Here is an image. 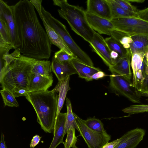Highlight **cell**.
<instances>
[{"label": "cell", "mask_w": 148, "mask_h": 148, "mask_svg": "<svg viewBox=\"0 0 148 148\" xmlns=\"http://www.w3.org/2000/svg\"><path fill=\"white\" fill-rule=\"evenodd\" d=\"M115 29L131 36H148V21L138 17L122 18L110 20Z\"/></svg>", "instance_id": "8992f818"}, {"label": "cell", "mask_w": 148, "mask_h": 148, "mask_svg": "<svg viewBox=\"0 0 148 148\" xmlns=\"http://www.w3.org/2000/svg\"><path fill=\"white\" fill-rule=\"evenodd\" d=\"M131 55L129 51L127 55L123 58H119L114 64L109 67L112 74L119 75L132 83V74L131 69Z\"/></svg>", "instance_id": "4fadbf2b"}, {"label": "cell", "mask_w": 148, "mask_h": 148, "mask_svg": "<svg viewBox=\"0 0 148 148\" xmlns=\"http://www.w3.org/2000/svg\"><path fill=\"white\" fill-rule=\"evenodd\" d=\"M86 19L90 27L99 34L111 36L116 30L110 20L104 18L85 11Z\"/></svg>", "instance_id": "7c38bea8"}, {"label": "cell", "mask_w": 148, "mask_h": 148, "mask_svg": "<svg viewBox=\"0 0 148 148\" xmlns=\"http://www.w3.org/2000/svg\"><path fill=\"white\" fill-rule=\"evenodd\" d=\"M132 41V40L131 36L126 34L121 38L119 42L124 48L126 49H129L130 44Z\"/></svg>", "instance_id": "e575fe53"}, {"label": "cell", "mask_w": 148, "mask_h": 148, "mask_svg": "<svg viewBox=\"0 0 148 148\" xmlns=\"http://www.w3.org/2000/svg\"><path fill=\"white\" fill-rule=\"evenodd\" d=\"M70 79V76H68L62 80L58 81V84L53 89L59 94L57 116L63 107L68 91L71 89L69 86Z\"/></svg>", "instance_id": "603a6c76"}, {"label": "cell", "mask_w": 148, "mask_h": 148, "mask_svg": "<svg viewBox=\"0 0 148 148\" xmlns=\"http://www.w3.org/2000/svg\"><path fill=\"white\" fill-rule=\"evenodd\" d=\"M105 42L110 50L116 52L119 55V58L125 57L129 49L124 48L120 43L112 36L105 39Z\"/></svg>", "instance_id": "484cf974"}, {"label": "cell", "mask_w": 148, "mask_h": 148, "mask_svg": "<svg viewBox=\"0 0 148 148\" xmlns=\"http://www.w3.org/2000/svg\"><path fill=\"white\" fill-rule=\"evenodd\" d=\"M109 87L116 95H121L134 103H140L141 93L122 76L117 75H110Z\"/></svg>", "instance_id": "52a82bcc"}, {"label": "cell", "mask_w": 148, "mask_h": 148, "mask_svg": "<svg viewBox=\"0 0 148 148\" xmlns=\"http://www.w3.org/2000/svg\"><path fill=\"white\" fill-rule=\"evenodd\" d=\"M12 49H15L12 42L8 27L4 19L0 17V50L9 53Z\"/></svg>", "instance_id": "7402d4cb"}, {"label": "cell", "mask_w": 148, "mask_h": 148, "mask_svg": "<svg viewBox=\"0 0 148 148\" xmlns=\"http://www.w3.org/2000/svg\"><path fill=\"white\" fill-rule=\"evenodd\" d=\"M83 121L86 125L92 130L102 134L107 133L104 129L103 123L99 119L95 117H90Z\"/></svg>", "instance_id": "83f0119b"}, {"label": "cell", "mask_w": 148, "mask_h": 148, "mask_svg": "<svg viewBox=\"0 0 148 148\" xmlns=\"http://www.w3.org/2000/svg\"><path fill=\"white\" fill-rule=\"evenodd\" d=\"M66 112H60L56 117L54 126L53 137L49 148H56L61 143L64 144Z\"/></svg>", "instance_id": "e0dca14e"}, {"label": "cell", "mask_w": 148, "mask_h": 148, "mask_svg": "<svg viewBox=\"0 0 148 148\" xmlns=\"http://www.w3.org/2000/svg\"><path fill=\"white\" fill-rule=\"evenodd\" d=\"M78 127L77 131L88 148H102L110 140V135L94 131L88 127L82 119L73 112Z\"/></svg>", "instance_id": "ba28073f"}, {"label": "cell", "mask_w": 148, "mask_h": 148, "mask_svg": "<svg viewBox=\"0 0 148 148\" xmlns=\"http://www.w3.org/2000/svg\"><path fill=\"white\" fill-rule=\"evenodd\" d=\"M42 15L47 23L62 38L72 53L74 58L87 65L94 66L90 58L76 43L70 35L66 26L47 11H44Z\"/></svg>", "instance_id": "5b68a950"}, {"label": "cell", "mask_w": 148, "mask_h": 148, "mask_svg": "<svg viewBox=\"0 0 148 148\" xmlns=\"http://www.w3.org/2000/svg\"><path fill=\"white\" fill-rule=\"evenodd\" d=\"M52 1L54 5L60 8L58 10L60 16L66 21L75 33L90 43L95 32L87 22L85 10L78 5L69 4L67 0Z\"/></svg>", "instance_id": "277c9868"}, {"label": "cell", "mask_w": 148, "mask_h": 148, "mask_svg": "<svg viewBox=\"0 0 148 148\" xmlns=\"http://www.w3.org/2000/svg\"><path fill=\"white\" fill-rule=\"evenodd\" d=\"M0 148H7L5 141L4 140V136L3 133H2L0 142Z\"/></svg>", "instance_id": "b9f144b4"}, {"label": "cell", "mask_w": 148, "mask_h": 148, "mask_svg": "<svg viewBox=\"0 0 148 148\" xmlns=\"http://www.w3.org/2000/svg\"><path fill=\"white\" fill-rule=\"evenodd\" d=\"M145 133L142 128H136L126 133L121 137V140L114 148H135L143 140Z\"/></svg>", "instance_id": "9a60e30c"}, {"label": "cell", "mask_w": 148, "mask_h": 148, "mask_svg": "<svg viewBox=\"0 0 148 148\" xmlns=\"http://www.w3.org/2000/svg\"><path fill=\"white\" fill-rule=\"evenodd\" d=\"M41 137L38 135H36L33 137L30 145L31 148H33L38 145L40 140Z\"/></svg>", "instance_id": "ab89813d"}, {"label": "cell", "mask_w": 148, "mask_h": 148, "mask_svg": "<svg viewBox=\"0 0 148 148\" xmlns=\"http://www.w3.org/2000/svg\"><path fill=\"white\" fill-rule=\"evenodd\" d=\"M122 111L124 113L130 115L148 112V104L131 105L123 109Z\"/></svg>", "instance_id": "f546056e"}, {"label": "cell", "mask_w": 148, "mask_h": 148, "mask_svg": "<svg viewBox=\"0 0 148 148\" xmlns=\"http://www.w3.org/2000/svg\"><path fill=\"white\" fill-rule=\"evenodd\" d=\"M145 54L135 53L131 56V66L132 69L133 86L141 92L144 77L141 71Z\"/></svg>", "instance_id": "8fae6325"}, {"label": "cell", "mask_w": 148, "mask_h": 148, "mask_svg": "<svg viewBox=\"0 0 148 148\" xmlns=\"http://www.w3.org/2000/svg\"><path fill=\"white\" fill-rule=\"evenodd\" d=\"M75 129L71 127L67 131L66 138L64 143V148H70L75 145L77 140Z\"/></svg>", "instance_id": "4dcf8cb0"}, {"label": "cell", "mask_w": 148, "mask_h": 148, "mask_svg": "<svg viewBox=\"0 0 148 148\" xmlns=\"http://www.w3.org/2000/svg\"><path fill=\"white\" fill-rule=\"evenodd\" d=\"M54 57L58 61L62 64L70 62L74 58L73 55L60 49L55 53Z\"/></svg>", "instance_id": "1f68e13d"}, {"label": "cell", "mask_w": 148, "mask_h": 148, "mask_svg": "<svg viewBox=\"0 0 148 148\" xmlns=\"http://www.w3.org/2000/svg\"><path fill=\"white\" fill-rule=\"evenodd\" d=\"M19 44L18 50L23 55L37 60H48L51 44L29 0H20L11 6Z\"/></svg>", "instance_id": "6da1fadb"}, {"label": "cell", "mask_w": 148, "mask_h": 148, "mask_svg": "<svg viewBox=\"0 0 148 148\" xmlns=\"http://www.w3.org/2000/svg\"><path fill=\"white\" fill-rule=\"evenodd\" d=\"M137 13L138 18L148 21V7L143 10H138Z\"/></svg>", "instance_id": "8d00e7d4"}, {"label": "cell", "mask_w": 148, "mask_h": 148, "mask_svg": "<svg viewBox=\"0 0 148 148\" xmlns=\"http://www.w3.org/2000/svg\"><path fill=\"white\" fill-rule=\"evenodd\" d=\"M66 106L67 109L66 117L65 123L64 135L71 127L78 130V127L72 109L70 99L66 98Z\"/></svg>", "instance_id": "4316f807"}, {"label": "cell", "mask_w": 148, "mask_h": 148, "mask_svg": "<svg viewBox=\"0 0 148 148\" xmlns=\"http://www.w3.org/2000/svg\"><path fill=\"white\" fill-rule=\"evenodd\" d=\"M5 106L11 107H18V103L16 97L9 91L5 89H2L0 91Z\"/></svg>", "instance_id": "f1b7e54d"}, {"label": "cell", "mask_w": 148, "mask_h": 148, "mask_svg": "<svg viewBox=\"0 0 148 148\" xmlns=\"http://www.w3.org/2000/svg\"><path fill=\"white\" fill-rule=\"evenodd\" d=\"M71 62L77 71L79 77L85 79L87 82L92 80V76L95 73L101 70L98 68L88 66L75 58L73 59Z\"/></svg>", "instance_id": "ffe728a7"}, {"label": "cell", "mask_w": 148, "mask_h": 148, "mask_svg": "<svg viewBox=\"0 0 148 148\" xmlns=\"http://www.w3.org/2000/svg\"><path fill=\"white\" fill-rule=\"evenodd\" d=\"M148 92V75H146L143 84L141 94H144Z\"/></svg>", "instance_id": "f35d334b"}, {"label": "cell", "mask_w": 148, "mask_h": 148, "mask_svg": "<svg viewBox=\"0 0 148 148\" xmlns=\"http://www.w3.org/2000/svg\"><path fill=\"white\" fill-rule=\"evenodd\" d=\"M0 17L5 22L8 27L12 44L15 49L19 47L16 27V25L11 6L2 0H0Z\"/></svg>", "instance_id": "30bf717a"}, {"label": "cell", "mask_w": 148, "mask_h": 148, "mask_svg": "<svg viewBox=\"0 0 148 148\" xmlns=\"http://www.w3.org/2000/svg\"><path fill=\"white\" fill-rule=\"evenodd\" d=\"M52 71L54 73L58 81L62 80L66 77L75 74H77L71 61L61 63L53 57L51 62Z\"/></svg>", "instance_id": "ac0fdd59"}, {"label": "cell", "mask_w": 148, "mask_h": 148, "mask_svg": "<svg viewBox=\"0 0 148 148\" xmlns=\"http://www.w3.org/2000/svg\"><path fill=\"white\" fill-rule=\"evenodd\" d=\"M36 59L21 55L6 67L1 68L0 82L16 97L26 96L30 74Z\"/></svg>", "instance_id": "7a4b0ae2"}, {"label": "cell", "mask_w": 148, "mask_h": 148, "mask_svg": "<svg viewBox=\"0 0 148 148\" xmlns=\"http://www.w3.org/2000/svg\"><path fill=\"white\" fill-rule=\"evenodd\" d=\"M90 47L109 67L113 65L115 61L111 58L110 49L105 39L99 34L95 32L91 42Z\"/></svg>", "instance_id": "9c48e42d"}, {"label": "cell", "mask_w": 148, "mask_h": 148, "mask_svg": "<svg viewBox=\"0 0 148 148\" xmlns=\"http://www.w3.org/2000/svg\"><path fill=\"white\" fill-rule=\"evenodd\" d=\"M132 42L129 50L131 56L135 53L146 54L148 51V36L136 35L131 36Z\"/></svg>", "instance_id": "d6986e66"}, {"label": "cell", "mask_w": 148, "mask_h": 148, "mask_svg": "<svg viewBox=\"0 0 148 148\" xmlns=\"http://www.w3.org/2000/svg\"><path fill=\"white\" fill-rule=\"evenodd\" d=\"M86 12L110 20V7L107 0H88Z\"/></svg>", "instance_id": "2e32d148"}, {"label": "cell", "mask_w": 148, "mask_h": 148, "mask_svg": "<svg viewBox=\"0 0 148 148\" xmlns=\"http://www.w3.org/2000/svg\"><path fill=\"white\" fill-rule=\"evenodd\" d=\"M130 2H135L137 3H143L145 0H128Z\"/></svg>", "instance_id": "ee69618b"}, {"label": "cell", "mask_w": 148, "mask_h": 148, "mask_svg": "<svg viewBox=\"0 0 148 148\" xmlns=\"http://www.w3.org/2000/svg\"><path fill=\"white\" fill-rule=\"evenodd\" d=\"M110 56L111 58L114 61L119 57L118 54L116 52L113 51H111Z\"/></svg>", "instance_id": "7bdbcfd3"}, {"label": "cell", "mask_w": 148, "mask_h": 148, "mask_svg": "<svg viewBox=\"0 0 148 148\" xmlns=\"http://www.w3.org/2000/svg\"><path fill=\"white\" fill-rule=\"evenodd\" d=\"M53 77H49L31 72L27 86L28 92L45 91L52 85Z\"/></svg>", "instance_id": "5bb4252c"}, {"label": "cell", "mask_w": 148, "mask_h": 148, "mask_svg": "<svg viewBox=\"0 0 148 148\" xmlns=\"http://www.w3.org/2000/svg\"><path fill=\"white\" fill-rule=\"evenodd\" d=\"M40 18L42 21L51 44L55 45L60 50H63L68 53L73 55L62 38L47 23L42 15Z\"/></svg>", "instance_id": "44dd1931"}, {"label": "cell", "mask_w": 148, "mask_h": 148, "mask_svg": "<svg viewBox=\"0 0 148 148\" xmlns=\"http://www.w3.org/2000/svg\"><path fill=\"white\" fill-rule=\"evenodd\" d=\"M107 1L110 8L111 19L122 18L138 17L137 13H132L126 11L114 0H107Z\"/></svg>", "instance_id": "d4e9b609"}, {"label": "cell", "mask_w": 148, "mask_h": 148, "mask_svg": "<svg viewBox=\"0 0 148 148\" xmlns=\"http://www.w3.org/2000/svg\"><path fill=\"white\" fill-rule=\"evenodd\" d=\"M144 94H145V95H146V96L148 97V92Z\"/></svg>", "instance_id": "f6af8a7d"}, {"label": "cell", "mask_w": 148, "mask_h": 148, "mask_svg": "<svg viewBox=\"0 0 148 148\" xmlns=\"http://www.w3.org/2000/svg\"><path fill=\"white\" fill-rule=\"evenodd\" d=\"M121 140V137L110 143H108L102 148H114L118 145Z\"/></svg>", "instance_id": "74e56055"}, {"label": "cell", "mask_w": 148, "mask_h": 148, "mask_svg": "<svg viewBox=\"0 0 148 148\" xmlns=\"http://www.w3.org/2000/svg\"><path fill=\"white\" fill-rule=\"evenodd\" d=\"M51 63L50 61L35 59L31 72L43 76L53 77Z\"/></svg>", "instance_id": "cb8c5ba5"}, {"label": "cell", "mask_w": 148, "mask_h": 148, "mask_svg": "<svg viewBox=\"0 0 148 148\" xmlns=\"http://www.w3.org/2000/svg\"><path fill=\"white\" fill-rule=\"evenodd\" d=\"M107 75L104 72L101 70L94 73L92 76L91 79L92 80L93 79L98 80Z\"/></svg>", "instance_id": "60d3db41"}, {"label": "cell", "mask_w": 148, "mask_h": 148, "mask_svg": "<svg viewBox=\"0 0 148 148\" xmlns=\"http://www.w3.org/2000/svg\"><path fill=\"white\" fill-rule=\"evenodd\" d=\"M72 148H78L77 146L75 145L74 147H72Z\"/></svg>", "instance_id": "bcb514c9"}, {"label": "cell", "mask_w": 148, "mask_h": 148, "mask_svg": "<svg viewBox=\"0 0 148 148\" xmlns=\"http://www.w3.org/2000/svg\"><path fill=\"white\" fill-rule=\"evenodd\" d=\"M123 9L130 13H137L138 10L128 0H114Z\"/></svg>", "instance_id": "836d02e7"}, {"label": "cell", "mask_w": 148, "mask_h": 148, "mask_svg": "<svg viewBox=\"0 0 148 148\" xmlns=\"http://www.w3.org/2000/svg\"><path fill=\"white\" fill-rule=\"evenodd\" d=\"M30 1L34 5V8L37 11L39 16L41 17L42 16V0H30Z\"/></svg>", "instance_id": "d590c367"}, {"label": "cell", "mask_w": 148, "mask_h": 148, "mask_svg": "<svg viewBox=\"0 0 148 148\" xmlns=\"http://www.w3.org/2000/svg\"><path fill=\"white\" fill-rule=\"evenodd\" d=\"M25 97L33 106L42 129L46 133H53L58 108L57 92L53 89L28 92Z\"/></svg>", "instance_id": "3957f363"}, {"label": "cell", "mask_w": 148, "mask_h": 148, "mask_svg": "<svg viewBox=\"0 0 148 148\" xmlns=\"http://www.w3.org/2000/svg\"><path fill=\"white\" fill-rule=\"evenodd\" d=\"M20 53V52L17 49H15V51L10 54L0 52V58L2 59L4 61L3 66L6 67L10 64L16 58L21 55Z\"/></svg>", "instance_id": "d6a6232c"}]
</instances>
